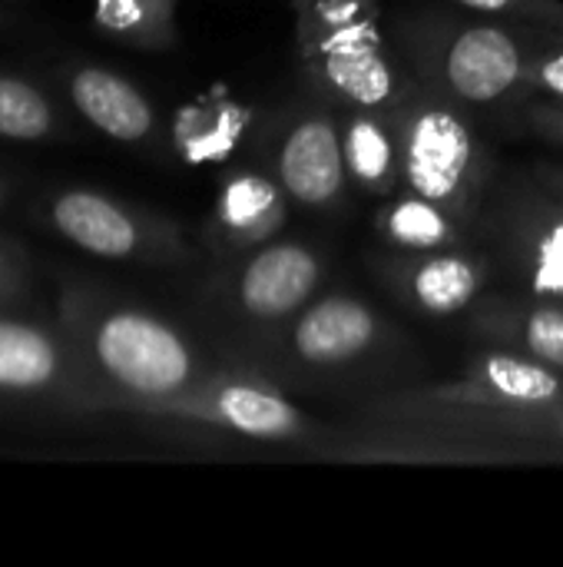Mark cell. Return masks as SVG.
I'll return each instance as SVG.
<instances>
[{
  "label": "cell",
  "instance_id": "20",
  "mask_svg": "<svg viewBox=\"0 0 563 567\" xmlns=\"http://www.w3.org/2000/svg\"><path fill=\"white\" fill-rule=\"evenodd\" d=\"M56 369L53 346L27 326L0 322V385L33 389L43 385Z\"/></svg>",
  "mask_w": 563,
  "mask_h": 567
},
{
  "label": "cell",
  "instance_id": "2",
  "mask_svg": "<svg viewBox=\"0 0 563 567\" xmlns=\"http://www.w3.org/2000/svg\"><path fill=\"white\" fill-rule=\"evenodd\" d=\"M388 113L402 140L405 189L435 199L478 226L481 206L494 186V159L475 133L468 110L408 73L405 90Z\"/></svg>",
  "mask_w": 563,
  "mask_h": 567
},
{
  "label": "cell",
  "instance_id": "11",
  "mask_svg": "<svg viewBox=\"0 0 563 567\" xmlns=\"http://www.w3.org/2000/svg\"><path fill=\"white\" fill-rule=\"evenodd\" d=\"M272 176L285 189V196L309 209H332L345 199L348 166L342 153L338 113L332 110H305L299 113L272 156Z\"/></svg>",
  "mask_w": 563,
  "mask_h": 567
},
{
  "label": "cell",
  "instance_id": "27",
  "mask_svg": "<svg viewBox=\"0 0 563 567\" xmlns=\"http://www.w3.org/2000/svg\"><path fill=\"white\" fill-rule=\"evenodd\" d=\"M544 179H551L554 186H561L563 189V166H551V163H544V166H534Z\"/></svg>",
  "mask_w": 563,
  "mask_h": 567
},
{
  "label": "cell",
  "instance_id": "25",
  "mask_svg": "<svg viewBox=\"0 0 563 567\" xmlns=\"http://www.w3.org/2000/svg\"><path fill=\"white\" fill-rule=\"evenodd\" d=\"M548 96L563 103V37L548 43L528 70V100Z\"/></svg>",
  "mask_w": 563,
  "mask_h": 567
},
{
  "label": "cell",
  "instance_id": "15",
  "mask_svg": "<svg viewBox=\"0 0 563 567\" xmlns=\"http://www.w3.org/2000/svg\"><path fill=\"white\" fill-rule=\"evenodd\" d=\"M348 179L368 196H395L405 183L402 140L388 110H338Z\"/></svg>",
  "mask_w": 563,
  "mask_h": 567
},
{
  "label": "cell",
  "instance_id": "19",
  "mask_svg": "<svg viewBox=\"0 0 563 567\" xmlns=\"http://www.w3.org/2000/svg\"><path fill=\"white\" fill-rule=\"evenodd\" d=\"M292 7L299 60H312L332 47L382 30L378 0H292Z\"/></svg>",
  "mask_w": 563,
  "mask_h": 567
},
{
  "label": "cell",
  "instance_id": "10",
  "mask_svg": "<svg viewBox=\"0 0 563 567\" xmlns=\"http://www.w3.org/2000/svg\"><path fill=\"white\" fill-rule=\"evenodd\" d=\"M382 282L421 316H461L491 282V259L471 246L431 252H392L378 262Z\"/></svg>",
  "mask_w": 563,
  "mask_h": 567
},
{
  "label": "cell",
  "instance_id": "13",
  "mask_svg": "<svg viewBox=\"0 0 563 567\" xmlns=\"http://www.w3.org/2000/svg\"><path fill=\"white\" fill-rule=\"evenodd\" d=\"M468 332L481 346L508 349L563 372V302L531 292L481 296L468 312Z\"/></svg>",
  "mask_w": 563,
  "mask_h": 567
},
{
  "label": "cell",
  "instance_id": "17",
  "mask_svg": "<svg viewBox=\"0 0 563 567\" xmlns=\"http://www.w3.org/2000/svg\"><path fill=\"white\" fill-rule=\"evenodd\" d=\"M73 100L93 126L123 143L146 140L156 123L146 96L110 70H80L73 76Z\"/></svg>",
  "mask_w": 563,
  "mask_h": 567
},
{
  "label": "cell",
  "instance_id": "14",
  "mask_svg": "<svg viewBox=\"0 0 563 567\" xmlns=\"http://www.w3.org/2000/svg\"><path fill=\"white\" fill-rule=\"evenodd\" d=\"M289 196L272 173L239 169L222 183L212 229L226 252L246 256L265 243H272L289 219Z\"/></svg>",
  "mask_w": 563,
  "mask_h": 567
},
{
  "label": "cell",
  "instance_id": "22",
  "mask_svg": "<svg viewBox=\"0 0 563 567\" xmlns=\"http://www.w3.org/2000/svg\"><path fill=\"white\" fill-rule=\"evenodd\" d=\"M246 120L249 113L236 103H216L209 113H206V126L196 130L186 123V136H183V153L192 159V163H212V159H222L232 153L236 140L246 133Z\"/></svg>",
  "mask_w": 563,
  "mask_h": 567
},
{
  "label": "cell",
  "instance_id": "7",
  "mask_svg": "<svg viewBox=\"0 0 563 567\" xmlns=\"http://www.w3.org/2000/svg\"><path fill=\"white\" fill-rule=\"evenodd\" d=\"M166 409H183L186 415L219 425L226 432L256 439V442H279V445H302L319 449L332 435L329 429L315 425L295 402L282 395V389L256 375H216L202 379L192 392L166 402Z\"/></svg>",
  "mask_w": 563,
  "mask_h": 567
},
{
  "label": "cell",
  "instance_id": "21",
  "mask_svg": "<svg viewBox=\"0 0 563 567\" xmlns=\"http://www.w3.org/2000/svg\"><path fill=\"white\" fill-rule=\"evenodd\" d=\"M173 7L176 0H100V20L123 37L139 43H173Z\"/></svg>",
  "mask_w": 563,
  "mask_h": 567
},
{
  "label": "cell",
  "instance_id": "3",
  "mask_svg": "<svg viewBox=\"0 0 563 567\" xmlns=\"http://www.w3.org/2000/svg\"><path fill=\"white\" fill-rule=\"evenodd\" d=\"M395 342L385 316L352 292H325L269 336L259 372L275 385L342 379Z\"/></svg>",
  "mask_w": 563,
  "mask_h": 567
},
{
  "label": "cell",
  "instance_id": "6",
  "mask_svg": "<svg viewBox=\"0 0 563 567\" xmlns=\"http://www.w3.org/2000/svg\"><path fill=\"white\" fill-rule=\"evenodd\" d=\"M96 359L126 392L153 402H173L202 382L189 342L146 312H113L96 332Z\"/></svg>",
  "mask_w": 563,
  "mask_h": 567
},
{
  "label": "cell",
  "instance_id": "16",
  "mask_svg": "<svg viewBox=\"0 0 563 567\" xmlns=\"http://www.w3.org/2000/svg\"><path fill=\"white\" fill-rule=\"evenodd\" d=\"M375 229L395 252H431L471 246L475 226L445 209L441 203L405 189L375 213Z\"/></svg>",
  "mask_w": 563,
  "mask_h": 567
},
{
  "label": "cell",
  "instance_id": "4",
  "mask_svg": "<svg viewBox=\"0 0 563 567\" xmlns=\"http://www.w3.org/2000/svg\"><path fill=\"white\" fill-rule=\"evenodd\" d=\"M481 233L521 292L563 302V189L538 169L494 183L481 216Z\"/></svg>",
  "mask_w": 563,
  "mask_h": 567
},
{
  "label": "cell",
  "instance_id": "1",
  "mask_svg": "<svg viewBox=\"0 0 563 567\" xmlns=\"http://www.w3.org/2000/svg\"><path fill=\"white\" fill-rule=\"evenodd\" d=\"M561 33L508 20L411 17L402 27L411 73L461 110H494L528 100L534 56Z\"/></svg>",
  "mask_w": 563,
  "mask_h": 567
},
{
  "label": "cell",
  "instance_id": "23",
  "mask_svg": "<svg viewBox=\"0 0 563 567\" xmlns=\"http://www.w3.org/2000/svg\"><path fill=\"white\" fill-rule=\"evenodd\" d=\"M46 130H50V110L43 96L20 80L0 76V136L37 140Z\"/></svg>",
  "mask_w": 563,
  "mask_h": 567
},
{
  "label": "cell",
  "instance_id": "18",
  "mask_svg": "<svg viewBox=\"0 0 563 567\" xmlns=\"http://www.w3.org/2000/svg\"><path fill=\"white\" fill-rule=\"evenodd\" d=\"M53 219L63 236H70L76 246H83L96 256L123 259V256L139 252V246H143L139 223L126 209H119L116 203H110L96 193L60 196L53 206Z\"/></svg>",
  "mask_w": 563,
  "mask_h": 567
},
{
  "label": "cell",
  "instance_id": "24",
  "mask_svg": "<svg viewBox=\"0 0 563 567\" xmlns=\"http://www.w3.org/2000/svg\"><path fill=\"white\" fill-rule=\"evenodd\" d=\"M455 3L471 10L475 17L524 23L563 37V0H455Z\"/></svg>",
  "mask_w": 563,
  "mask_h": 567
},
{
  "label": "cell",
  "instance_id": "8",
  "mask_svg": "<svg viewBox=\"0 0 563 567\" xmlns=\"http://www.w3.org/2000/svg\"><path fill=\"white\" fill-rule=\"evenodd\" d=\"M395 402L408 405H445V409H471V405H548L563 402V372L524 359L508 349L484 346L465 365L458 379H445L435 385H415L388 392Z\"/></svg>",
  "mask_w": 563,
  "mask_h": 567
},
{
  "label": "cell",
  "instance_id": "12",
  "mask_svg": "<svg viewBox=\"0 0 563 567\" xmlns=\"http://www.w3.org/2000/svg\"><path fill=\"white\" fill-rule=\"evenodd\" d=\"M309 83L338 110H392L405 90V76L385 53L382 30L302 60Z\"/></svg>",
  "mask_w": 563,
  "mask_h": 567
},
{
  "label": "cell",
  "instance_id": "26",
  "mask_svg": "<svg viewBox=\"0 0 563 567\" xmlns=\"http://www.w3.org/2000/svg\"><path fill=\"white\" fill-rule=\"evenodd\" d=\"M521 123L541 140L563 150V103L548 100V96H531L521 103Z\"/></svg>",
  "mask_w": 563,
  "mask_h": 567
},
{
  "label": "cell",
  "instance_id": "9",
  "mask_svg": "<svg viewBox=\"0 0 563 567\" xmlns=\"http://www.w3.org/2000/svg\"><path fill=\"white\" fill-rule=\"evenodd\" d=\"M325 259L305 243H265L242 256L232 276L236 309L269 332L295 319L322 289Z\"/></svg>",
  "mask_w": 563,
  "mask_h": 567
},
{
  "label": "cell",
  "instance_id": "5",
  "mask_svg": "<svg viewBox=\"0 0 563 567\" xmlns=\"http://www.w3.org/2000/svg\"><path fill=\"white\" fill-rule=\"evenodd\" d=\"M368 425H388L405 432H425L438 439H461L481 445H511L538 452L541 458H563V402L548 405H408L388 395L372 399L362 409Z\"/></svg>",
  "mask_w": 563,
  "mask_h": 567
}]
</instances>
